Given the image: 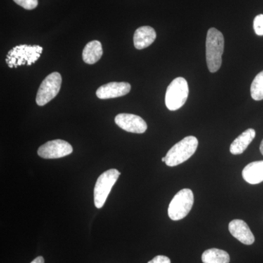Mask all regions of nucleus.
<instances>
[{"label":"nucleus","instance_id":"obj_12","mask_svg":"<svg viewBox=\"0 0 263 263\" xmlns=\"http://www.w3.org/2000/svg\"><path fill=\"white\" fill-rule=\"evenodd\" d=\"M156 37L157 34L152 27L148 26L139 27L136 29L133 37L135 47L138 50L148 47L155 42Z\"/></svg>","mask_w":263,"mask_h":263},{"label":"nucleus","instance_id":"obj_13","mask_svg":"<svg viewBox=\"0 0 263 263\" xmlns=\"http://www.w3.org/2000/svg\"><path fill=\"white\" fill-rule=\"evenodd\" d=\"M243 179L251 184L263 181V160L256 161L247 164L242 171Z\"/></svg>","mask_w":263,"mask_h":263},{"label":"nucleus","instance_id":"obj_19","mask_svg":"<svg viewBox=\"0 0 263 263\" xmlns=\"http://www.w3.org/2000/svg\"><path fill=\"white\" fill-rule=\"evenodd\" d=\"M254 29L256 34L263 36V14H259L254 18Z\"/></svg>","mask_w":263,"mask_h":263},{"label":"nucleus","instance_id":"obj_1","mask_svg":"<svg viewBox=\"0 0 263 263\" xmlns=\"http://www.w3.org/2000/svg\"><path fill=\"white\" fill-rule=\"evenodd\" d=\"M206 62L211 72H216L220 69L221 57L224 48V39L222 33L218 29H209L206 37Z\"/></svg>","mask_w":263,"mask_h":263},{"label":"nucleus","instance_id":"obj_10","mask_svg":"<svg viewBox=\"0 0 263 263\" xmlns=\"http://www.w3.org/2000/svg\"><path fill=\"white\" fill-rule=\"evenodd\" d=\"M131 85L126 82H110L103 85L96 91L97 97L101 100L120 98L130 91Z\"/></svg>","mask_w":263,"mask_h":263},{"label":"nucleus","instance_id":"obj_23","mask_svg":"<svg viewBox=\"0 0 263 263\" xmlns=\"http://www.w3.org/2000/svg\"><path fill=\"white\" fill-rule=\"evenodd\" d=\"M162 162H165V157L162 159Z\"/></svg>","mask_w":263,"mask_h":263},{"label":"nucleus","instance_id":"obj_15","mask_svg":"<svg viewBox=\"0 0 263 263\" xmlns=\"http://www.w3.org/2000/svg\"><path fill=\"white\" fill-rule=\"evenodd\" d=\"M103 54V46L98 41L88 43L83 51V60L85 63L94 65L100 60Z\"/></svg>","mask_w":263,"mask_h":263},{"label":"nucleus","instance_id":"obj_2","mask_svg":"<svg viewBox=\"0 0 263 263\" xmlns=\"http://www.w3.org/2000/svg\"><path fill=\"white\" fill-rule=\"evenodd\" d=\"M198 140L195 136H187L175 144L165 156V164L175 167L186 162L196 152Z\"/></svg>","mask_w":263,"mask_h":263},{"label":"nucleus","instance_id":"obj_3","mask_svg":"<svg viewBox=\"0 0 263 263\" xmlns=\"http://www.w3.org/2000/svg\"><path fill=\"white\" fill-rule=\"evenodd\" d=\"M43 50L40 46H17L8 52L5 62L10 68L22 65H32L39 60Z\"/></svg>","mask_w":263,"mask_h":263},{"label":"nucleus","instance_id":"obj_7","mask_svg":"<svg viewBox=\"0 0 263 263\" xmlns=\"http://www.w3.org/2000/svg\"><path fill=\"white\" fill-rule=\"evenodd\" d=\"M62 76L54 72L48 75L40 86L36 97V103L40 106H44L60 92L62 86Z\"/></svg>","mask_w":263,"mask_h":263},{"label":"nucleus","instance_id":"obj_21","mask_svg":"<svg viewBox=\"0 0 263 263\" xmlns=\"http://www.w3.org/2000/svg\"><path fill=\"white\" fill-rule=\"evenodd\" d=\"M45 260L44 258H43V257H38L37 258H35L34 259V260L32 261L31 263H44Z\"/></svg>","mask_w":263,"mask_h":263},{"label":"nucleus","instance_id":"obj_16","mask_svg":"<svg viewBox=\"0 0 263 263\" xmlns=\"http://www.w3.org/2000/svg\"><path fill=\"white\" fill-rule=\"evenodd\" d=\"M230 255L226 251L219 249H210L202 253L203 263H229Z\"/></svg>","mask_w":263,"mask_h":263},{"label":"nucleus","instance_id":"obj_6","mask_svg":"<svg viewBox=\"0 0 263 263\" xmlns=\"http://www.w3.org/2000/svg\"><path fill=\"white\" fill-rule=\"evenodd\" d=\"M194 204V195L190 189H183L176 194L168 207V216L172 220L179 221L188 215Z\"/></svg>","mask_w":263,"mask_h":263},{"label":"nucleus","instance_id":"obj_5","mask_svg":"<svg viewBox=\"0 0 263 263\" xmlns=\"http://www.w3.org/2000/svg\"><path fill=\"white\" fill-rule=\"evenodd\" d=\"M120 174L118 170L110 169L99 176L94 190L95 205L96 208L101 209L103 207Z\"/></svg>","mask_w":263,"mask_h":263},{"label":"nucleus","instance_id":"obj_18","mask_svg":"<svg viewBox=\"0 0 263 263\" xmlns=\"http://www.w3.org/2000/svg\"><path fill=\"white\" fill-rule=\"evenodd\" d=\"M13 1L26 10L34 9L38 5V0H13Z\"/></svg>","mask_w":263,"mask_h":263},{"label":"nucleus","instance_id":"obj_4","mask_svg":"<svg viewBox=\"0 0 263 263\" xmlns=\"http://www.w3.org/2000/svg\"><path fill=\"white\" fill-rule=\"evenodd\" d=\"M189 96L187 81L182 77L176 78L170 84L166 91L165 105L170 110L181 108Z\"/></svg>","mask_w":263,"mask_h":263},{"label":"nucleus","instance_id":"obj_17","mask_svg":"<svg viewBox=\"0 0 263 263\" xmlns=\"http://www.w3.org/2000/svg\"><path fill=\"white\" fill-rule=\"evenodd\" d=\"M251 96L257 101L263 100V70L254 78L251 85Z\"/></svg>","mask_w":263,"mask_h":263},{"label":"nucleus","instance_id":"obj_11","mask_svg":"<svg viewBox=\"0 0 263 263\" xmlns=\"http://www.w3.org/2000/svg\"><path fill=\"white\" fill-rule=\"evenodd\" d=\"M229 231L234 238L243 245H252L255 240L248 224L240 219H235L230 221Z\"/></svg>","mask_w":263,"mask_h":263},{"label":"nucleus","instance_id":"obj_8","mask_svg":"<svg viewBox=\"0 0 263 263\" xmlns=\"http://www.w3.org/2000/svg\"><path fill=\"white\" fill-rule=\"evenodd\" d=\"M73 148L68 142L63 140L48 141L38 148L37 154L44 159H59L70 155Z\"/></svg>","mask_w":263,"mask_h":263},{"label":"nucleus","instance_id":"obj_9","mask_svg":"<svg viewBox=\"0 0 263 263\" xmlns=\"http://www.w3.org/2000/svg\"><path fill=\"white\" fill-rule=\"evenodd\" d=\"M115 123L121 129L137 134L144 133L147 129L146 122L139 116L130 114H118Z\"/></svg>","mask_w":263,"mask_h":263},{"label":"nucleus","instance_id":"obj_14","mask_svg":"<svg viewBox=\"0 0 263 263\" xmlns=\"http://www.w3.org/2000/svg\"><path fill=\"white\" fill-rule=\"evenodd\" d=\"M255 136L256 132L254 129L250 128L243 132L232 143L230 148V153L234 155L243 153Z\"/></svg>","mask_w":263,"mask_h":263},{"label":"nucleus","instance_id":"obj_22","mask_svg":"<svg viewBox=\"0 0 263 263\" xmlns=\"http://www.w3.org/2000/svg\"><path fill=\"white\" fill-rule=\"evenodd\" d=\"M259 150H260L261 154L263 155V140L261 142L260 146H259Z\"/></svg>","mask_w":263,"mask_h":263},{"label":"nucleus","instance_id":"obj_20","mask_svg":"<svg viewBox=\"0 0 263 263\" xmlns=\"http://www.w3.org/2000/svg\"><path fill=\"white\" fill-rule=\"evenodd\" d=\"M148 263H171V259L166 256L158 255L155 257V258L152 259Z\"/></svg>","mask_w":263,"mask_h":263}]
</instances>
